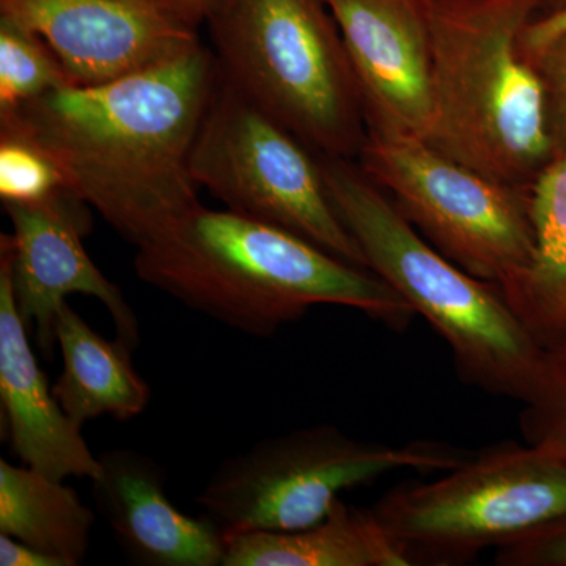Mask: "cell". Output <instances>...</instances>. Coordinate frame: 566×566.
Instances as JSON below:
<instances>
[{
  "label": "cell",
  "instance_id": "6da1fadb",
  "mask_svg": "<svg viewBox=\"0 0 566 566\" xmlns=\"http://www.w3.org/2000/svg\"><path fill=\"white\" fill-rule=\"evenodd\" d=\"M211 48L98 85H66L0 115L32 142L66 189L137 249L199 208L191 153L218 82Z\"/></svg>",
  "mask_w": 566,
  "mask_h": 566
},
{
  "label": "cell",
  "instance_id": "7a4b0ae2",
  "mask_svg": "<svg viewBox=\"0 0 566 566\" xmlns=\"http://www.w3.org/2000/svg\"><path fill=\"white\" fill-rule=\"evenodd\" d=\"M134 271L186 307L255 337H271L316 305L353 308L395 331L416 316L370 270L226 208L200 205L137 249Z\"/></svg>",
  "mask_w": 566,
  "mask_h": 566
},
{
  "label": "cell",
  "instance_id": "3957f363",
  "mask_svg": "<svg viewBox=\"0 0 566 566\" xmlns=\"http://www.w3.org/2000/svg\"><path fill=\"white\" fill-rule=\"evenodd\" d=\"M430 33L428 144L528 191L556 155L546 91L524 35L539 0H423Z\"/></svg>",
  "mask_w": 566,
  "mask_h": 566
},
{
  "label": "cell",
  "instance_id": "277c9868",
  "mask_svg": "<svg viewBox=\"0 0 566 566\" xmlns=\"http://www.w3.org/2000/svg\"><path fill=\"white\" fill-rule=\"evenodd\" d=\"M331 199L368 270L444 338L465 385L523 403L545 349L494 283L450 262L353 159L318 155Z\"/></svg>",
  "mask_w": 566,
  "mask_h": 566
},
{
  "label": "cell",
  "instance_id": "5b68a950",
  "mask_svg": "<svg viewBox=\"0 0 566 566\" xmlns=\"http://www.w3.org/2000/svg\"><path fill=\"white\" fill-rule=\"evenodd\" d=\"M203 24L223 80L316 155L357 161L363 96L326 0H210Z\"/></svg>",
  "mask_w": 566,
  "mask_h": 566
},
{
  "label": "cell",
  "instance_id": "8992f818",
  "mask_svg": "<svg viewBox=\"0 0 566 566\" xmlns=\"http://www.w3.org/2000/svg\"><path fill=\"white\" fill-rule=\"evenodd\" d=\"M471 455V450L434 439L389 444L315 424L263 439L222 461L197 504L227 538L296 531L323 521L345 491L394 472L444 474Z\"/></svg>",
  "mask_w": 566,
  "mask_h": 566
},
{
  "label": "cell",
  "instance_id": "52a82bcc",
  "mask_svg": "<svg viewBox=\"0 0 566 566\" xmlns=\"http://www.w3.org/2000/svg\"><path fill=\"white\" fill-rule=\"evenodd\" d=\"M371 512L409 566L469 564L566 520V457L501 442L431 482L394 488Z\"/></svg>",
  "mask_w": 566,
  "mask_h": 566
},
{
  "label": "cell",
  "instance_id": "ba28073f",
  "mask_svg": "<svg viewBox=\"0 0 566 566\" xmlns=\"http://www.w3.org/2000/svg\"><path fill=\"white\" fill-rule=\"evenodd\" d=\"M191 172L226 210L273 223L368 270L331 199L318 155L221 73L193 142Z\"/></svg>",
  "mask_w": 566,
  "mask_h": 566
},
{
  "label": "cell",
  "instance_id": "9c48e42d",
  "mask_svg": "<svg viewBox=\"0 0 566 566\" xmlns=\"http://www.w3.org/2000/svg\"><path fill=\"white\" fill-rule=\"evenodd\" d=\"M357 164L450 262L499 289L534 255L528 191L491 180L422 137L367 129Z\"/></svg>",
  "mask_w": 566,
  "mask_h": 566
},
{
  "label": "cell",
  "instance_id": "30bf717a",
  "mask_svg": "<svg viewBox=\"0 0 566 566\" xmlns=\"http://www.w3.org/2000/svg\"><path fill=\"white\" fill-rule=\"evenodd\" d=\"M13 233L0 237L14 305L40 352L51 359L59 311L71 294L95 297L109 312L117 340L139 346V319L122 290L98 270L84 248L92 208L62 188L36 202H3Z\"/></svg>",
  "mask_w": 566,
  "mask_h": 566
},
{
  "label": "cell",
  "instance_id": "8fae6325",
  "mask_svg": "<svg viewBox=\"0 0 566 566\" xmlns=\"http://www.w3.org/2000/svg\"><path fill=\"white\" fill-rule=\"evenodd\" d=\"M0 18L43 39L73 85L122 80L202 43L164 0H0Z\"/></svg>",
  "mask_w": 566,
  "mask_h": 566
},
{
  "label": "cell",
  "instance_id": "7c38bea8",
  "mask_svg": "<svg viewBox=\"0 0 566 566\" xmlns=\"http://www.w3.org/2000/svg\"><path fill=\"white\" fill-rule=\"evenodd\" d=\"M352 61L367 129L427 137L430 33L423 0H326Z\"/></svg>",
  "mask_w": 566,
  "mask_h": 566
},
{
  "label": "cell",
  "instance_id": "4fadbf2b",
  "mask_svg": "<svg viewBox=\"0 0 566 566\" xmlns=\"http://www.w3.org/2000/svg\"><path fill=\"white\" fill-rule=\"evenodd\" d=\"M92 476L96 510L129 560L145 566H222L227 536L207 516L182 513L166 494V472L133 449L98 457Z\"/></svg>",
  "mask_w": 566,
  "mask_h": 566
},
{
  "label": "cell",
  "instance_id": "5bb4252c",
  "mask_svg": "<svg viewBox=\"0 0 566 566\" xmlns=\"http://www.w3.org/2000/svg\"><path fill=\"white\" fill-rule=\"evenodd\" d=\"M0 405L11 452L52 479H92L98 457L52 392L29 342L17 305L9 266L0 260Z\"/></svg>",
  "mask_w": 566,
  "mask_h": 566
},
{
  "label": "cell",
  "instance_id": "9a60e30c",
  "mask_svg": "<svg viewBox=\"0 0 566 566\" xmlns=\"http://www.w3.org/2000/svg\"><path fill=\"white\" fill-rule=\"evenodd\" d=\"M222 566L409 565L371 509L338 499L314 526L229 536Z\"/></svg>",
  "mask_w": 566,
  "mask_h": 566
},
{
  "label": "cell",
  "instance_id": "2e32d148",
  "mask_svg": "<svg viewBox=\"0 0 566 566\" xmlns=\"http://www.w3.org/2000/svg\"><path fill=\"white\" fill-rule=\"evenodd\" d=\"M62 353L61 378L52 386L63 411L77 424L102 416L125 422L140 416L151 390L133 364V352L93 331L69 303L55 323Z\"/></svg>",
  "mask_w": 566,
  "mask_h": 566
},
{
  "label": "cell",
  "instance_id": "e0dca14e",
  "mask_svg": "<svg viewBox=\"0 0 566 566\" xmlns=\"http://www.w3.org/2000/svg\"><path fill=\"white\" fill-rule=\"evenodd\" d=\"M534 255L501 286L506 303L543 349L566 337V150L557 151L528 189Z\"/></svg>",
  "mask_w": 566,
  "mask_h": 566
},
{
  "label": "cell",
  "instance_id": "ac0fdd59",
  "mask_svg": "<svg viewBox=\"0 0 566 566\" xmlns=\"http://www.w3.org/2000/svg\"><path fill=\"white\" fill-rule=\"evenodd\" d=\"M95 513L63 480L0 461V534L57 558L81 565L91 547Z\"/></svg>",
  "mask_w": 566,
  "mask_h": 566
},
{
  "label": "cell",
  "instance_id": "d6986e66",
  "mask_svg": "<svg viewBox=\"0 0 566 566\" xmlns=\"http://www.w3.org/2000/svg\"><path fill=\"white\" fill-rule=\"evenodd\" d=\"M66 85L73 84L44 40L0 18V115Z\"/></svg>",
  "mask_w": 566,
  "mask_h": 566
},
{
  "label": "cell",
  "instance_id": "ffe728a7",
  "mask_svg": "<svg viewBox=\"0 0 566 566\" xmlns=\"http://www.w3.org/2000/svg\"><path fill=\"white\" fill-rule=\"evenodd\" d=\"M521 405L524 441L566 457V337L545 349L534 387Z\"/></svg>",
  "mask_w": 566,
  "mask_h": 566
},
{
  "label": "cell",
  "instance_id": "44dd1931",
  "mask_svg": "<svg viewBox=\"0 0 566 566\" xmlns=\"http://www.w3.org/2000/svg\"><path fill=\"white\" fill-rule=\"evenodd\" d=\"M66 188L54 163L32 142L0 132L2 202H36Z\"/></svg>",
  "mask_w": 566,
  "mask_h": 566
},
{
  "label": "cell",
  "instance_id": "7402d4cb",
  "mask_svg": "<svg viewBox=\"0 0 566 566\" xmlns=\"http://www.w3.org/2000/svg\"><path fill=\"white\" fill-rule=\"evenodd\" d=\"M545 84L547 115L556 153L566 150V35L532 55Z\"/></svg>",
  "mask_w": 566,
  "mask_h": 566
},
{
  "label": "cell",
  "instance_id": "603a6c76",
  "mask_svg": "<svg viewBox=\"0 0 566 566\" xmlns=\"http://www.w3.org/2000/svg\"><path fill=\"white\" fill-rule=\"evenodd\" d=\"M499 566H566V520L495 551Z\"/></svg>",
  "mask_w": 566,
  "mask_h": 566
},
{
  "label": "cell",
  "instance_id": "cb8c5ba5",
  "mask_svg": "<svg viewBox=\"0 0 566 566\" xmlns=\"http://www.w3.org/2000/svg\"><path fill=\"white\" fill-rule=\"evenodd\" d=\"M566 35V2L558 7L553 13L538 18L528 24L526 35H524V46L528 55L538 54L547 46Z\"/></svg>",
  "mask_w": 566,
  "mask_h": 566
},
{
  "label": "cell",
  "instance_id": "d4e9b609",
  "mask_svg": "<svg viewBox=\"0 0 566 566\" xmlns=\"http://www.w3.org/2000/svg\"><path fill=\"white\" fill-rule=\"evenodd\" d=\"M0 565L2 566H62L57 558L35 547L0 534Z\"/></svg>",
  "mask_w": 566,
  "mask_h": 566
},
{
  "label": "cell",
  "instance_id": "484cf974",
  "mask_svg": "<svg viewBox=\"0 0 566 566\" xmlns=\"http://www.w3.org/2000/svg\"><path fill=\"white\" fill-rule=\"evenodd\" d=\"M174 13L192 28L199 29L203 24L210 0H164Z\"/></svg>",
  "mask_w": 566,
  "mask_h": 566
}]
</instances>
